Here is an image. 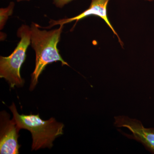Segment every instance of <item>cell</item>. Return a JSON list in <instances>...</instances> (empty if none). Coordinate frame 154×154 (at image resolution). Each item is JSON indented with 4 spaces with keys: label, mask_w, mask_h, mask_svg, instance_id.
<instances>
[{
    "label": "cell",
    "mask_w": 154,
    "mask_h": 154,
    "mask_svg": "<svg viewBox=\"0 0 154 154\" xmlns=\"http://www.w3.org/2000/svg\"><path fill=\"white\" fill-rule=\"evenodd\" d=\"M18 2H20V1H30V0H17Z\"/></svg>",
    "instance_id": "9c48e42d"
},
{
    "label": "cell",
    "mask_w": 154,
    "mask_h": 154,
    "mask_svg": "<svg viewBox=\"0 0 154 154\" xmlns=\"http://www.w3.org/2000/svg\"><path fill=\"white\" fill-rule=\"evenodd\" d=\"M145 1H149V2H152V1H153V0H145Z\"/></svg>",
    "instance_id": "30bf717a"
},
{
    "label": "cell",
    "mask_w": 154,
    "mask_h": 154,
    "mask_svg": "<svg viewBox=\"0 0 154 154\" xmlns=\"http://www.w3.org/2000/svg\"><path fill=\"white\" fill-rule=\"evenodd\" d=\"M17 35L21 39L14 52L9 56L0 57V77L8 81L11 88L22 87L25 82L20 75V69L26 59V51L31 42L30 28L22 25Z\"/></svg>",
    "instance_id": "3957f363"
},
{
    "label": "cell",
    "mask_w": 154,
    "mask_h": 154,
    "mask_svg": "<svg viewBox=\"0 0 154 154\" xmlns=\"http://www.w3.org/2000/svg\"><path fill=\"white\" fill-rule=\"evenodd\" d=\"M63 25L57 29L47 31L38 29L37 24L32 23L31 30V45L36 53V63L31 75L30 90L33 91L38 83V78L49 64L60 61L62 65L68 64L60 54L57 46L60 38Z\"/></svg>",
    "instance_id": "6da1fadb"
},
{
    "label": "cell",
    "mask_w": 154,
    "mask_h": 154,
    "mask_svg": "<svg viewBox=\"0 0 154 154\" xmlns=\"http://www.w3.org/2000/svg\"><path fill=\"white\" fill-rule=\"evenodd\" d=\"M15 4L13 2L10 3L8 7L7 8H2L0 9V14H1V22L0 26L1 29H2L3 27L5 24L6 21L8 18L9 16H11L13 14Z\"/></svg>",
    "instance_id": "52a82bcc"
},
{
    "label": "cell",
    "mask_w": 154,
    "mask_h": 154,
    "mask_svg": "<svg viewBox=\"0 0 154 154\" xmlns=\"http://www.w3.org/2000/svg\"><path fill=\"white\" fill-rule=\"evenodd\" d=\"M114 125L118 128H126L132 134L123 133L130 139L141 143L146 147L154 153V128H146L140 121L124 116L114 117Z\"/></svg>",
    "instance_id": "5b68a950"
},
{
    "label": "cell",
    "mask_w": 154,
    "mask_h": 154,
    "mask_svg": "<svg viewBox=\"0 0 154 154\" xmlns=\"http://www.w3.org/2000/svg\"><path fill=\"white\" fill-rule=\"evenodd\" d=\"M19 129L28 130L32 134V150L48 148L53 146L54 141L63 134L64 125L57 122L54 118L42 120L39 114H19L14 103L9 107Z\"/></svg>",
    "instance_id": "7a4b0ae2"
},
{
    "label": "cell",
    "mask_w": 154,
    "mask_h": 154,
    "mask_svg": "<svg viewBox=\"0 0 154 154\" xmlns=\"http://www.w3.org/2000/svg\"><path fill=\"white\" fill-rule=\"evenodd\" d=\"M109 1L110 0H92L89 8L82 14L73 18L61 19L57 21H53L51 22L52 24L51 25V27L57 25H64L66 23H69L74 21H76L77 22L79 20L84 19L89 16H97L105 21L107 25L113 31V33L117 36L119 39V42L121 45V46H123V42L119 38L118 34L114 30L112 25L110 24V21L107 17V8Z\"/></svg>",
    "instance_id": "8992f818"
},
{
    "label": "cell",
    "mask_w": 154,
    "mask_h": 154,
    "mask_svg": "<svg viewBox=\"0 0 154 154\" xmlns=\"http://www.w3.org/2000/svg\"><path fill=\"white\" fill-rule=\"evenodd\" d=\"M0 116V154H19L18 139L20 129L6 111L1 112Z\"/></svg>",
    "instance_id": "277c9868"
},
{
    "label": "cell",
    "mask_w": 154,
    "mask_h": 154,
    "mask_svg": "<svg viewBox=\"0 0 154 154\" xmlns=\"http://www.w3.org/2000/svg\"><path fill=\"white\" fill-rule=\"evenodd\" d=\"M53 3L56 7L59 8H62L70 2L74 0H53Z\"/></svg>",
    "instance_id": "ba28073f"
}]
</instances>
